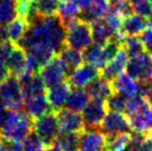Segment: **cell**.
<instances>
[{
	"instance_id": "1",
	"label": "cell",
	"mask_w": 152,
	"mask_h": 151,
	"mask_svg": "<svg viewBox=\"0 0 152 151\" xmlns=\"http://www.w3.org/2000/svg\"><path fill=\"white\" fill-rule=\"evenodd\" d=\"M66 26L60 17L37 16L28 24V29L24 36L18 42V46L25 51L33 47H49L57 55L65 44Z\"/></svg>"
},
{
	"instance_id": "2",
	"label": "cell",
	"mask_w": 152,
	"mask_h": 151,
	"mask_svg": "<svg viewBox=\"0 0 152 151\" xmlns=\"http://www.w3.org/2000/svg\"><path fill=\"white\" fill-rule=\"evenodd\" d=\"M33 131V119L23 111H10V118L1 131L5 141L22 142Z\"/></svg>"
},
{
	"instance_id": "3",
	"label": "cell",
	"mask_w": 152,
	"mask_h": 151,
	"mask_svg": "<svg viewBox=\"0 0 152 151\" xmlns=\"http://www.w3.org/2000/svg\"><path fill=\"white\" fill-rule=\"evenodd\" d=\"M92 42L93 37L90 23L78 18L66 25V47L78 51H84Z\"/></svg>"
},
{
	"instance_id": "4",
	"label": "cell",
	"mask_w": 152,
	"mask_h": 151,
	"mask_svg": "<svg viewBox=\"0 0 152 151\" xmlns=\"http://www.w3.org/2000/svg\"><path fill=\"white\" fill-rule=\"evenodd\" d=\"M0 101L10 111H23L25 99L17 77L10 76L0 84Z\"/></svg>"
},
{
	"instance_id": "5",
	"label": "cell",
	"mask_w": 152,
	"mask_h": 151,
	"mask_svg": "<svg viewBox=\"0 0 152 151\" xmlns=\"http://www.w3.org/2000/svg\"><path fill=\"white\" fill-rule=\"evenodd\" d=\"M33 131L46 147L53 145L60 135V127L56 112L51 111L39 118L34 119Z\"/></svg>"
},
{
	"instance_id": "6",
	"label": "cell",
	"mask_w": 152,
	"mask_h": 151,
	"mask_svg": "<svg viewBox=\"0 0 152 151\" xmlns=\"http://www.w3.org/2000/svg\"><path fill=\"white\" fill-rule=\"evenodd\" d=\"M125 71L136 81L152 84V55L147 52L128 59Z\"/></svg>"
},
{
	"instance_id": "7",
	"label": "cell",
	"mask_w": 152,
	"mask_h": 151,
	"mask_svg": "<svg viewBox=\"0 0 152 151\" xmlns=\"http://www.w3.org/2000/svg\"><path fill=\"white\" fill-rule=\"evenodd\" d=\"M111 83H112L114 92L121 93L127 98L136 95L146 96L147 92L152 86V84H144V83L138 82L126 73H122Z\"/></svg>"
},
{
	"instance_id": "8",
	"label": "cell",
	"mask_w": 152,
	"mask_h": 151,
	"mask_svg": "<svg viewBox=\"0 0 152 151\" xmlns=\"http://www.w3.org/2000/svg\"><path fill=\"white\" fill-rule=\"evenodd\" d=\"M100 131L107 136H119L124 133H132V127L128 117L119 112H109L102 120L99 127Z\"/></svg>"
},
{
	"instance_id": "9",
	"label": "cell",
	"mask_w": 152,
	"mask_h": 151,
	"mask_svg": "<svg viewBox=\"0 0 152 151\" xmlns=\"http://www.w3.org/2000/svg\"><path fill=\"white\" fill-rule=\"evenodd\" d=\"M132 133L148 136L152 131V107L145 101L136 111L127 115Z\"/></svg>"
},
{
	"instance_id": "10",
	"label": "cell",
	"mask_w": 152,
	"mask_h": 151,
	"mask_svg": "<svg viewBox=\"0 0 152 151\" xmlns=\"http://www.w3.org/2000/svg\"><path fill=\"white\" fill-rule=\"evenodd\" d=\"M108 109L106 101L102 99L91 98L82 111V118L85 129L99 128L102 120L106 117Z\"/></svg>"
},
{
	"instance_id": "11",
	"label": "cell",
	"mask_w": 152,
	"mask_h": 151,
	"mask_svg": "<svg viewBox=\"0 0 152 151\" xmlns=\"http://www.w3.org/2000/svg\"><path fill=\"white\" fill-rule=\"evenodd\" d=\"M39 75L47 88L56 86L67 80V71L57 55L40 69Z\"/></svg>"
},
{
	"instance_id": "12",
	"label": "cell",
	"mask_w": 152,
	"mask_h": 151,
	"mask_svg": "<svg viewBox=\"0 0 152 151\" xmlns=\"http://www.w3.org/2000/svg\"><path fill=\"white\" fill-rule=\"evenodd\" d=\"M81 14L79 19L92 23L97 19L104 18L110 9L109 0H79Z\"/></svg>"
},
{
	"instance_id": "13",
	"label": "cell",
	"mask_w": 152,
	"mask_h": 151,
	"mask_svg": "<svg viewBox=\"0 0 152 151\" xmlns=\"http://www.w3.org/2000/svg\"><path fill=\"white\" fill-rule=\"evenodd\" d=\"M100 76V69L94 65L83 63L67 77V82L72 88H85L94 79Z\"/></svg>"
},
{
	"instance_id": "14",
	"label": "cell",
	"mask_w": 152,
	"mask_h": 151,
	"mask_svg": "<svg viewBox=\"0 0 152 151\" xmlns=\"http://www.w3.org/2000/svg\"><path fill=\"white\" fill-rule=\"evenodd\" d=\"M18 80L21 85V88H22L24 99L46 93L47 87L39 73L26 71L22 76L19 77Z\"/></svg>"
},
{
	"instance_id": "15",
	"label": "cell",
	"mask_w": 152,
	"mask_h": 151,
	"mask_svg": "<svg viewBox=\"0 0 152 151\" xmlns=\"http://www.w3.org/2000/svg\"><path fill=\"white\" fill-rule=\"evenodd\" d=\"M107 136L96 129H84L80 137L79 151H106Z\"/></svg>"
},
{
	"instance_id": "16",
	"label": "cell",
	"mask_w": 152,
	"mask_h": 151,
	"mask_svg": "<svg viewBox=\"0 0 152 151\" xmlns=\"http://www.w3.org/2000/svg\"><path fill=\"white\" fill-rule=\"evenodd\" d=\"M58 117L60 133H82L85 129L82 115L67 109H61L56 112Z\"/></svg>"
},
{
	"instance_id": "17",
	"label": "cell",
	"mask_w": 152,
	"mask_h": 151,
	"mask_svg": "<svg viewBox=\"0 0 152 151\" xmlns=\"http://www.w3.org/2000/svg\"><path fill=\"white\" fill-rule=\"evenodd\" d=\"M149 26L148 18L143 17L138 14L128 15L124 17L122 21L121 35L122 36H139L141 35Z\"/></svg>"
},
{
	"instance_id": "18",
	"label": "cell",
	"mask_w": 152,
	"mask_h": 151,
	"mask_svg": "<svg viewBox=\"0 0 152 151\" xmlns=\"http://www.w3.org/2000/svg\"><path fill=\"white\" fill-rule=\"evenodd\" d=\"M70 90H72V86L67 82V80L56 86L48 88V90L46 91V96L53 111L58 112L63 109Z\"/></svg>"
},
{
	"instance_id": "19",
	"label": "cell",
	"mask_w": 152,
	"mask_h": 151,
	"mask_svg": "<svg viewBox=\"0 0 152 151\" xmlns=\"http://www.w3.org/2000/svg\"><path fill=\"white\" fill-rule=\"evenodd\" d=\"M128 57L127 52L125 49L122 47L121 50L118 52V54L115 56L113 60H111L104 69L100 71V76L102 78L107 79L108 81L112 82L114 79H116L119 75H121L126 69V64L128 62Z\"/></svg>"
},
{
	"instance_id": "20",
	"label": "cell",
	"mask_w": 152,
	"mask_h": 151,
	"mask_svg": "<svg viewBox=\"0 0 152 151\" xmlns=\"http://www.w3.org/2000/svg\"><path fill=\"white\" fill-rule=\"evenodd\" d=\"M23 110L33 120L44 116L49 112L53 111L48 101V98L46 96V93L26 98L24 101V109Z\"/></svg>"
},
{
	"instance_id": "21",
	"label": "cell",
	"mask_w": 152,
	"mask_h": 151,
	"mask_svg": "<svg viewBox=\"0 0 152 151\" xmlns=\"http://www.w3.org/2000/svg\"><path fill=\"white\" fill-rule=\"evenodd\" d=\"M6 66H7L8 71H10V76L17 77V78H19L23 74L28 71L27 56L24 49H22L18 44H16L12 52L10 53V57H8Z\"/></svg>"
},
{
	"instance_id": "22",
	"label": "cell",
	"mask_w": 152,
	"mask_h": 151,
	"mask_svg": "<svg viewBox=\"0 0 152 151\" xmlns=\"http://www.w3.org/2000/svg\"><path fill=\"white\" fill-rule=\"evenodd\" d=\"M84 89L91 98L102 99V101H106L114 92L111 81H108L102 76L94 79Z\"/></svg>"
},
{
	"instance_id": "23",
	"label": "cell",
	"mask_w": 152,
	"mask_h": 151,
	"mask_svg": "<svg viewBox=\"0 0 152 151\" xmlns=\"http://www.w3.org/2000/svg\"><path fill=\"white\" fill-rule=\"evenodd\" d=\"M90 24L93 42H96V44H104L113 37L116 36L117 34H119L113 30V28L109 25V23L104 18L97 19Z\"/></svg>"
},
{
	"instance_id": "24",
	"label": "cell",
	"mask_w": 152,
	"mask_h": 151,
	"mask_svg": "<svg viewBox=\"0 0 152 151\" xmlns=\"http://www.w3.org/2000/svg\"><path fill=\"white\" fill-rule=\"evenodd\" d=\"M57 56L63 63L64 67L67 71V77L72 71L78 69L84 63L83 53H81V51L75 50V49L68 48V47H64Z\"/></svg>"
},
{
	"instance_id": "25",
	"label": "cell",
	"mask_w": 152,
	"mask_h": 151,
	"mask_svg": "<svg viewBox=\"0 0 152 151\" xmlns=\"http://www.w3.org/2000/svg\"><path fill=\"white\" fill-rule=\"evenodd\" d=\"M90 96L84 88H72L65 103V109L80 113L84 110Z\"/></svg>"
},
{
	"instance_id": "26",
	"label": "cell",
	"mask_w": 152,
	"mask_h": 151,
	"mask_svg": "<svg viewBox=\"0 0 152 151\" xmlns=\"http://www.w3.org/2000/svg\"><path fill=\"white\" fill-rule=\"evenodd\" d=\"M81 14V4L79 0H61L58 16L64 25L69 24L72 21L79 18Z\"/></svg>"
},
{
	"instance_id": "27",
	"label": "cell",
	"mask_w": 152,
	"mask_h": 151,
	"mask_svg": "<svg viewBox=\"0 0 152 151\" xmlns=\"http://www.w3.org/2000/svg\"><path fill=\"white\" fill-rule=\"evenodd\" d=\"M83 58L84 62L88 64L94 65L98 69L102 71L104 67V44L92 42L89 47H87L83 51Z\"/></svg>"
},
{
	"instance_id": "28",
	"label": "cell",
	"mask_w": 152,
	"mask_h": 151,
	"mask_svg": "<svg viewBox=\"0 0 152 151\" xmlns=\"http://www.w3.org/2000/svg\"><path fill=\"white\" fill-rule=\"evenodd\" d=\"M19 18L18 0H0V24L7 26Z\"/></svg>"
},
{
	"instance_id": "29",
	"label": "cell",
	"mask_w": 152,
	"mask_h": 151,
	"mask_svg": "<svg viewBox=\"0 0 152 151\" xmlns=\"http://www.w3.org/2000/svg\"><path fill=\"white\" fill-rule=\"evenodd\" d=\"M34 8L39 16H56L58 15L61 0H32Z\"/></svg>"
},
{
	"instance_id": "30",
	"label": "cell",
	"mask_w": 152,
	"mask_h": 151,
	"mask_svg": "<svg viewBox=\"0 0 152 151\" xmlns=\"http://www.w3.org/2000/svg\"><path fill=\"white\" fill-rule=\"evenodd\" d=\"M80 137L81 133H60L56 143L62 151H79Z\"/></svg>"
},
{
	"instance_id": "31",
	"label": "cell",
	"mask_w": 152,
	"mask_h": 151,
	"mask_svg": "<svg viewBox=\"0 0 152 151\" xmlns=\"http://www.w3.org/2000/svg\"><path fill=\"white\" fill-rule=\"evenodd\" d=\"M27 29H28V24H27L26 20L22 18H17L7 27L8 39L14 42L15 44H17L21 40V38L24 36Z\"/></svg>"
},
{
	"instance_id": "32",
	"label": "cell",
	"mask_w": 152,
	"mask_h": 151,
	"mask_svg": "<svg viewBox=\"0 0 152 151\" xmlns=\"http://www.w3.org/2000/svg\"><path fill=\"white\" fill-rule=\"evenodd\" d=\"M123 48L127 52L129 58L139 56L146 52L142 40L138 36H125L123 39Z\"/></svg>"
},
{
	"instance_id": "33",
	"label": "cell",
	"mask_w": 152,
	"mask_h": 151,
	"mask_svg": "<svg viewBox=\"0 0 152 151\" xmlns=\"http://www.w3.org/2000/svg\"><path fill=\"white\" fill-rule=\"evenodd\" d=\"M127 97L118 92H113L108 98L106 99V106L109 112H119L123 113L125 112Z\"/></svg>"
},
{
	"instance_id": "34",
	"label": "cell",
	"mask_w": 152,
	"mask_h": 151,
	"mask_svg": "<svg viewBox=\"0 0 152 151\" xmlns=\"http://www.w3.org/2000/svg\"><path fill=\"white\" fill-rule=\"evenodd\" d=\"M132 133H124V135L107 137L106 151H120L130 141Z\"/></svg>"
},
{
	"instance_id": "35",
	"label": "cell",
	"mask_w": 152,
	"mask_h": 151,
	"mask_svg": "<svg viewBox=\"0 0 152 151\" xmlns=\"http://www.w3.org/2000/svg\"><path fill=\"white\" fill-rule=\"evenodd\" d=\"M23 151H44L45 144L39 139L36 133L32 131L26 138L22 141Z\"/></svg>"
},
{
	"instance_id": "36",
	"label": "cell",
	"mask_w": 152,
	"mask_h": 151,
	"mask_svg": "<svg viewBox=\"0 0 152 151\" xmlns=\"http://www.w3.org/2000/svg\"><path fill=\"white\" fill-rule=\"evenodd\" d=\"M132 12L149 18L152 14V0H129Z\"/></svg>"
},
{
	"instance_id": "37",
	"label": "cell",
	"mask_w": 152,
	"mask_h": 151,
	"mask_svg": "<svg viewBox=\"0 0 152 151\" xmlns=\"http://www.w3.org/2000/svg\"><path fill=\"white\" fill-rule=\"evenodd\" d=\"M16 44L10 40L4 42H0V67H5L7 59L10 57V53L12 52ZM7 67V66H6Z\"/></svg>"
},
{
	"instance_id": "38",
	"label": "cell",
	"mask_w": 152,
	"mask_h": 151,
	"mask_svg": "<svg viewBox=\"0 0 152 151\" xmlns=\"http://www.w3.org/2000/svg\"><path fill=\"white\" fill-rule=\"evenodd\" d=\"M141 40L145 47L147 53L152 55V27L147 28L144 32L141 34Z\"/></svg>"
},
{
	"instance_id": "39",
	"label": "cell",
	"mask_w": 152,
	"mask_h": 151,
	"mask_svg": "<svg viewBox=\"0 0 152 151\" xmlns=\"http://www.w3.org/2000/svg\"><path fill=\"white\" fill-rule=\"evenodd\" d=\"M10 110L8 108H6L0 101V133L3 129V127L5 126L6 122H7L8 118H10Z\"/></svg>"
},
{
	"instance_id": "40",
	"label": "cell",
	"mask_w": 152,
	"mask_h": 151,
	"mask_svg": "<svg viewBox=\"0 0 152 151\" xmlns=\"http://www.w3.org/2000/svg\"><path fill=\"white\" fill-rule=\"evenodd\" d=\"M139 151H152V139L150 138V135L147 136L140 144Z\"/></svg>"
},
{
	"instance_id": "41",
	"label": "cell",
	"mask_w": 152,
	"mask_h": 151,
	"mask_svg": "<svg viewBox=\"0 0 152 151\" xmlns=\"http://www.w3.org/2000/svg\"><path fill=\"white\" fill-rule=\"evenodd\" d=\"M8 39V31H7V26L0 24V42H7Z\"/></svg>"
},
{
	"instance_id": "42",
	"label": "cell",
	"mask_w": 152,
	"mask_h": 151,
	"mask_svg": "<svg viewBox=\"0 0 152 151\" xmlns=\"http://www.w3.org/2000/svg\"><path fill=\"white\" fill-rule=\"evenodd\" d=\"M44 151H62V149L58 146V144L55 142L53 145L51 146H47V147H45Z\"/></svg>"
},
{
	"instance_id": "43",
	"label": "cell",
	"mask_w": 152,
	"mask_h": 151,
	"mask_svg": "<svg viewBox=\"0 0 152 151\" xmlns=\"http://www.w3.org/2000/svg\"><path fill=\"white\" fill-rule=\"evenodd\" d=\"M146 99L148 101V103L150 104V106L152 107V86H151V88L149 89V91L147 92V94H146Z\"/></svg>"
},
{
	"instance_id": "44",
	"label": "cell",
	"mask_w": 152,
	"mask_h": 151,
	"mask_svg": "<svg viewBox=\"0 0 152 151\" xmlns=\"http://www.w3.org/2000/svg\"><path fill=\"white\" fill-rule=\"evenodd\" d=\"M114 1H116V0H109V2H110V3H112V2H114Z\"/></svg>"
},
{
	"instance_id": "45",
	"label": "cell",
	"mask_w": 152,
	"mask_h": 151,
	"mask_svg": "<svg viewBox=\"0 0 152 151\" xmlns=\"http://www.w3.org/2000/svg\"><path fill=\"white\" fill-rule=\"evenodd\" d=\"M0 151H5V150H4V149H3V148H2V147H1V146H0Z\"/></svg>"
},
{
	"instance_id": "46",
	"label": "cell",
	"mask_w": 152,
	"mask_h": 151,
	"mask_svg": "<svg viewBox=\"0 0 152 151\" xmlns=\"http://www.w3.org/2000/svg\"><path fill=\"white\" fill-rule=\"evenodd\" d=\"M150 138L152 139V131H151V133H150Z\"/></svg>"
},
{
	"instance_id": "47",
	"label": "cell",
	"mask_w": 152,
	"mask_h": 151,
	"mask_svg": "<svg viewBox=\"0 0 152 151\" xmlns=\"http://www.w3.org/2000/svg\"><path fill=\"white\" fill-rule=\"evenodd\" d=\"M28 1H32V0H28Z\"/></svg>"
}]
</instances>
